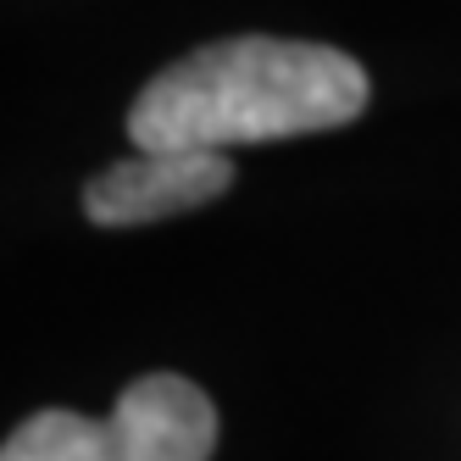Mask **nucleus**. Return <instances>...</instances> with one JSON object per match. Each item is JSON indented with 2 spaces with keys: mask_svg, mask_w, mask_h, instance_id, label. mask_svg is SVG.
<instances>
[{
  "mask_svg": "<svg viewBox=\"0 0 461 461\" xmlns=\"http://www.w3.org/2000/svg\"><path fill=\"white\" fill-rule=\"evenodd\" d=\"M228 184H234V161L222 150H140L89 178L84 217L101 228L161 222L217 201Z\"/></svg>",
  "mask_w": 461,
  "mask_h": 461,
  "instance_id": "f03ea898",
  "label": "nucleus"
},
{
  "mask_svg": "<svg viewBox=\"0 0 461 461\" xmlns=\"http://www.w3.org/2000/svg\"><path fill=\"white\" fill-rule=\"evenodd\" d=\"M0 461H128V450H122V434L112 417L34 411L6 434Z\"/></svg>",
  "mask_w": 461,
  "mask_h": 461,
  "instance_id": "20e7f679",
  "label": "nucleus"
},
{
  "mask_svg": "<svg viewBox=\"0 0 461 461\" xmlns=\"http://www.w3.org/2000/svg\"><path fill=\"white\" fill-rule=\"evenodd\" d=\"M112 422L128 461H212L217 450V406L206 401L201 384L178 373L134 378L117 394Z\"/></svg>",
  "mask_w": 461,
  "mask_h": 461,
  "instance_id": "7ed1b4c3",
  "label": "nucleus"
},
{
  "mask_svg": "<svg viewBox=\"0 0 461 461\" xmlns=\"http://www.w3.org/2000/svg\"><path fill=\"white\" fill-rule=\"evenodd\" d=\"M367 112V73L334 45L217 40L161 68L128 106L140 150H234L345 128Z\"/></svg>",
  "mask_w": 461,
  "mask_h": 461,
  "instance_id": "f257e3e1",
  "label": "nucleus"
}]
</instances>
